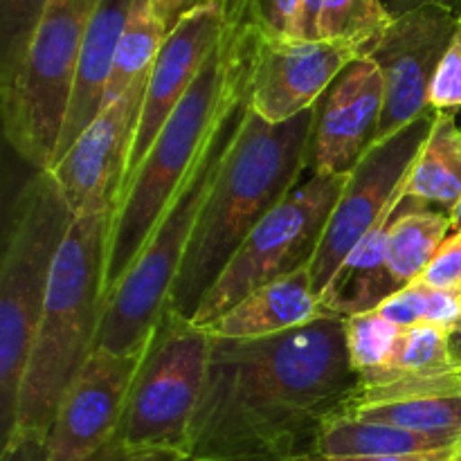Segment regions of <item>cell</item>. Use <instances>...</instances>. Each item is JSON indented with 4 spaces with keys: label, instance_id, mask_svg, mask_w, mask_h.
Returning <instances> with one entry per match:
<instances>
[{
    "label": "cell",
    "instance_id": "obj_16",
    "mask_svg": "<svg viewBox=\"0 0 461 461\" xmlns=\"http://www.w3.org/2000/svg\"><path fill=\"white\" fill-rule=\"evenodd\" d=\"M223 0H207L201 7L180 18L178 25L165 36V43L149 72L147 93H144L142 113H140L138 133H135L133 149H131L124 185L133 178L147 151L151 149L153 140L158 138L180 99L187 95L196 77L201 75L212 50L223 36Z\"/></svg>",
    "mask_w": 461,
    "mask_h": 461
},
{
    "label": "cell",
    "instance_id": "obj_15",
    "mask_svg": "<svg viewBox=\"0 0 461 461\" xmlns=\"http://www.w3.org/2000/svg\"><path fill=\"white\" fill-rule=\"evenodd\" d=\"M385 81L369 54L336 77L315 104L306 165L309 176H347L376 140Z\"/></svg>",
    "mask_w": 461,
    "mask_h": 461
},
{
    "label": "cell",
    "instance_id": "obj_37",
    "mask_svg": "<svg viewBox=\"0 0 461 461\" xmlns=\"http://www.w3.org/2000/svg\"><path fill=\"white\" fill-rule=\"evenodd\" d=\"M322 5H324V0H302L297 39H304V41L320 39L318 23H320V14H322Z\"/></svg>",
    "mask_w": 461,
    "mask_h": 461
},
{
    "label": "cell",
    "instance_id": "obj_2",
    "mask_svg": "<svg viewBox=\"0 0 461 461\" xmlns=\"http://www.w3.org/2000/svg\"><path fill=\"white\" fill-rule=\"evenodd\" d=\"M261 25V3L241 14H225L223 36L212 50L201 75L153 140L133 178L122 189L108 230L106 293L135 264L230 102L250 79Z\"/></svg>",
    "mask_w": 461,
    "mask_h": 461
},
{
    "label": "cell",
    "instance_id": "obj_34",
    "mask_svg": "<svg viewBox=\"0 0 461 461\" xmlns=\"http://www.w3.org/2000/svg\"><path fill=\"white\" fill-rule=\"evenodd\" d=\"M297 461H461V444L446 450L412 455H387V457H324V455H304Z\"/></svg>",
    "mask_w": 461,
    "mask_h": 461
},
{
    "label": "cell",
    "instance_id": "obj_24",
    "mask_svg": "<svg viewBox=\"0 0 461 461\" xmlns=\"http://www.w3.org/2000/svg\"><path fill=\"white\" fill-rule=\"evenodd\" d=\"M459 369L450 349V333L435 324H414L403 329L394 356L383 372L358 378V383H376L394 376H439Z\"/></svg>",
    "mask_w": 461,
    "mask_h": 461
},
{
    "label": "cell",
    "instance_id": "obj_23",
    "mask_svg": "<svg viewBox=\"0 0 461 461\" xmlns=\"http://www.w3.org/2000/svg\"><path fill=\"white\" fill-rule=\"evenodd\" d=\"M165 36L167 30L153 9V0H133L129 23L122 34L115 63H113L104 104L122 97L135 81L151 72L158 52L165 43Z\"/></svg>",
    "mask_w": 461,
    "mask_h": 461
},
{
    "label": "cell",
    "instance_id": "obj_36",
    "mask_svg": "<svg viewBox=\"0 0 461 461\" xmlns=\"http://www.w3.org/2000/svg\"><path fill=\"white\" fill-rule=\"evenodd\" d=\"M203 3H207V0H153V9H156L158 18L165 25L167 34H169L178 25L180 18H185L189 12L201 7Z\"/></svg>",
    "mask_w": 461,
    "mask_h": 461
},
{
    "label": "cell",
    "instance_id": "obj_6",
    "mask_svg": "<svg viewBox=\"0 0 461 461\" xmlns=\"http://www.w3.org/2000/svg\"><path fill=\"white\" fill-rule=\"evenodd\" d=\"M75 214L50 171H34L14 198L0 261V430L9 439L54 261Z\"/></svg>",
    "mask_w": 461,
    "mask_h": 461
},
{
    "label": "cell",
    "instance_id": "obj_22",
    "mask_svg": "<svg viewBox=\"0 0 461 461\" xmlns=\"http://www.w3.org/2000/svg\"><path fill=\"white\" fill-rule=\"evenodd\" d=\"M450 232L453 219L448 212L432 210L401 196L387 230V268L399 288L421 277Z\"/></svg>",
    "mask_w": 461,
    "mask_h": 461
},
{
    "label": "cell",
    "instance_id": "obj_43",
    "mask_svg": "<svg viewBox=\"0 0 461 461\" xmlns=\"http://www.w3.org/2000/svg\"><path fill=\"white\" fill-rule=\"evenodd\" d=\"M459 14H461V12H459ZM459 14H457V16H459Z\"/></svg>",
    "mask_w": 461,
    "mask_h": 461
},
{
    "label": "cell",
    "instance_id": "obj_8",
    "mask_svg": "<svg viewBox=\"0 0 461 461\" xmlns=\"http://www.w3.org/2000/svg\"><path fill=\"white\" fill-rule=\"evenodd\" d=\"M212 345L214 338L205 329L167 306L149 338L115 439L129 448L169 450L187 461Z\"/></svg>",
    "mask_w": 461,
    "mask_h": 461
},
{
    "label": "cell",
    "instance_id": "obj_38",
    "mask_svg": "<svg viewBox=\"0 0 461 461\" xmlns=\"http://www.w3.org/2000/svg\"><path fill=\"white\" fill-rule=\"evenodd\" d=\"M426 3L444 5V7L453 9L455 14L461 12V0H390V5H387V9H390V12L394 14V16H399V14L410 12V9L419 7V5H426Z\"/></svg>",
    "mask_w": 461,
    "mask_h": 461
},
{
    "label": "cell",
    "instance_id": "obj_41",
    "mask_svg": "<svg viewBox=\"0 0 461 461\" xmlns=\"http://www.w3.org/2000/svg\"><path fill=\"white\" fill-rule=\"evenodd\" d=\"M450 219H453V232H461V203L455 207L453 214H450Z\"/></svg>",
    "mask_w": 461,
    "mask_h": 461
},
{
    "label": "cell",
    "instance_id": "obj_19",
    "mask_svg": "<svg viewBox=\"0 0 461 461\" xmlns=\"http://www.w3.org/2000/svg\"><path fill=\"white\" fill-rule=\"evenodd\" d=\"M394 214L374 228L347 255L327 291L320 295L324 309L336 318L347 320L376 311L383 302L401 291L387 268V230Z\"/></svg>",
    "mask_w": 461,
    "mask_h": 461
},
{
    "label": "cell",
    "instance_id": "obj_11",
    "mask_svg": "<svg viewBox=\"0 0 461 461\" xmlns=\"http://www.w3.org/2000/svg\"><path fill=\"white\" fill-rule=\"evenodd\" d=\"M459 27L453 9L437 3L419 5L394 16L369 57L385 81V102L376 140L383 142L430 111V88L439 63Z\"/></svg>",
    "mask_w": 461,
    "mask_h": 461
},
{
    "label": "cell",
    "instance_id": "obj_13",
    "mask_svg": "<svg viewBox=\"0 0 461 461\" xmlns=\"http://www.w3.org/2000/svg\"><path fill=\"white\" fill-rule=\"evenodd\" d=\"M365 50L349 41L282 39L261 25L255 43L248 108L268 124H282L313 108L336 77Z\"/></svg>",
    "mask_w": 461,
    "mask_h": 461
},
{
    "label": "cell",
    "instance_id": "obj_28",
    "mask_svg": "<svg viewBox=\"0 0 461 461\" xmlns=\"http://www.w3.org/2000/svg\"><path fill=\"white\" fill-rule=\"evenodd\" d=\"M430 108L455 113L461 108V23L432 81Z\"/></svg>",
    "mask_w": 461,
    "mask_h": 461
},
{
    "label": "cell",
    "instance_id": "obj_32",
    "mask_svg": "<svg viewBox=\"0 0 461 461\" xmlns=\"http://www.w3.org/2000/svg\"><path fill=\"white\" fill-rule=\"evenodd\" d=\"M302 0H261L266 30L282 39H297Z\"/></svg>",
    "mask_w": 461,
    "mask_h": 461
},
{
    "label": "cell",
    "instance_id": "obj_3",
    "mask_svg": "<svg viewBox=\"0 0 461 461\" xmlns=\"http://www.w3.org/2000/svg\"><path fill=\"white\" fill-rule=\"evenodd\" d=\"M315 106L282 124L248 108L194 228L167 306L192 320L248 234L300 185Z\"/></svg>",
    "mask_w": 461,
    "mask_h": 461
},
{
    "label": "cell",
    "instance_id": "obj_9",
    "mask_svg": "<svg viewBox=\"0 0 461 461\" xmlns=\"http://www.w3.org/2000/svg\"><path fill=\"white\" fill-rule=\"evenodd\" d=\"M347 176H309L302 180L248 234L198 306L192 322L207 327L255 288L300 268H309Z\"/></svg>",
    "mask_w": 461,
    "mask_h": 461
},
{
    "label": "cell",
    "instance_id": "obj_18",
    "mask_svg": "<svg viewBox=\"0 0 461 461\" xmlns=\"http://www.w3.org/2000/svg\"><path fill=\"white\" fill-rule=\"evenodd\" d=\"M131 7H133V0H99L90 16L84 45H81L70 111H68L61 142L57 149V160L75 144L81 131L102 111L104 99H106V86L111 79L122 34L129 23Z\"/></svg>",
    "mask_w": 461,
    "mask_h": 461
},
{
    "label": "cell",
    "instance_id": "obj_7",
    "mask_svg": "<svg viewBox=\"0 0 461 461\" xmlns=\"http://www.w3.org/2000/svg\"><path fill=\"white\" fill-rule=\"evenodd\" d=\"M99 0H50L18 72L0 90L5 138L34 171L57 160L86 27Z\"/></svg>",
    "mask_w": 461,
    "mask_h": 461
},
{
    "label": "cell",
    "instance_id": "obj_1",
    "mask_svg": "<svg viewBox=\"0 0 461 461\" xmlns=\"http://www.w3.org/2000/svg\"><path fill=\"white\" fill-rule=\"evenodd\" d=\"M356 387L345 318L257 340L214 338L187 461H297Z\"/></svg>",
    "mask_w": 461,
    "mask_h": 461
},
{
    "label": "cell",
    "instance_id": "obj_17",
    "mask_svg": "<svg viewBox=\"0 0 461 461\" xmlns=\"http://www.w3.org/2000/svg\"><path fill=\"white\" fill-rule=\"evenodd\" d=\"M322 318H336L320 302L309 268H300L248 293L237 306L205 329L221 340H257L293 331Z\"/></svg>",
    "mask_w": 461,
    "mask_h": 461
},
{
    "label": "cell",
    "instance_id": "obj_42",
    "mask_svg": "<svg viewBox=\"0 0 461 461\" xmlns=\"http://www.w3.org/2000/svg\"><path fill=\"white\" fill-rule=\"evenodd\" d=\"M457 18H459V23H461V14H459V16H457Z\"/></svg>",
    "mask_w": 461,
    "mask_h": 461
},
{
    "label": "cell",
    "instance_id": "obj_4",
    "mask_svg": "<svg viewBox=\"0 0 461 461\" xmlns=\"http://www.w3.org/2000/svg\"><path fill=\"white\" fill-rule=\"evenodd\" d=\"M108 230L111 214L81 216L68 230L23 372L9 439L48 441L59 401L95 351L106 293Z\"/></svg>",
    "mask_w": 461,
    "mask_h": 461
},
{
    "label": "cell",
    "instance_id": "obj_20",
    "mask_svg": "<svg viewBox=\"0 0 461 461\" xmlns=\"http://www.w3.org/2000/svg\"><path fill=\"white\" fill-rule=\"evenodd\" d=\"M461 444V435H430V432L405 430L387 423L358 421V419L333 414L322 428L311 455L324 457H387V455H412L446 450Z\"/></svg>",
    "mask_w": 461,
    "mask_h": 461
},
{
    "label": "cell",
    "instance_id": "obj_40",
    "mask_svg": "<svg viewBox=\"0 0 461 461\" xmlns=\"http://www.w3.org/2000/svg\"><path fill=\"white\" fill-rule=\"evenodd\" d=\"M252 0H223V7L228 9V12H237V9L246 7V5H250Z\"/></svg>",
    "mask_w": 461,
    "mask_h": 461
},
{
    "label": "cell",
    "instance_id": "obj_39",
    "mask_svg": "<svg viewBox=\"0 0 461 461\" xmlns=\"http://www.w3.org/2000/svg\"><path fill=\"white\" fill-rule=\"evenodd\" d=\"M450 349H453L455 363H457L461 367V324L457 329H455L453 333H450Z\"/></svg>",
    "mask_w": 461,
    "mask_h": 461
},
{
    "label": "cell",
    "instance_id": "obj_27",
    "mask_svg": "<svg viewBox=\"0 0 461 461\" xmlns=\"http://www.w3.org/2000/svg\"><path fill=\"white\" fill-rule=\"evenodd\" d=\"M50 0H0V90L9 86Z\"/></svg>",
    "mask_w": 461,
    "mask_h": 461
},
{
    "label": "cell",
    "instance_id": "obj_29",
    "mask_svg": "<svg viewBox=\"0 0 461 461\" xmlns=\"http://www.w3.org/2000/svg\"><path fill=\"white\" fill-rule=\"evenodd\" d=\"M412 284L437 291H455L461 288V232H453L439 248L423 275Z\"/></svg>",
    "mask_w": 461,
    "mask_h": 461
},
{
    "label": "cell",
    "instance_id": "obj_26",
    "mask_svg": "<svg viewBox=\"0 0 461 461\" xmlns=\"http://www.w3.org/2000/svg\"><path fill=\"white\" fill-rule=\"evenodd\" d=\"M347 347L351 367L358 378L383 372L394 356L396 342L403 329L387 322L376 311L347 318Z\"/></svg>",
    "mask_w": 461,
    "mask_h": 461
},
{
    "label": "cell",
    "instance_id": "obj_31",
    "mask_svg": "<svg viewBox=\"0 0 461 461\" xmlns=\"http://www.w3.org/2000/svg\"><path fill=\"white\" fill-rule=\"evenodd\" d=\"M423 322L453 333L461 324V288H455V291L426 288V320Z\"/></svg>",
    "mask_w": 461,
    "mask_h": 461
},
{
    "label": "cell",
    "instance_id": "obj_35",
    "mask_svg": "<svg viewBox=\"0 0 461 461\" xmlns=\"http://www.w3.org/2000/svg\"><path fill=\"white\" fill-rule=\"evenodd\" d=\"M0 461H50L48 441L36 437H14L3 446Z\"/></svg>",
    "mask_w": 461,
    "mask_h": 461
},
{
    "label": "cell",
    "instance_id": "obj_14",
    "mask_svg": "<svg viewBox=\"0 0 461 461\" xmlns=\"http://www.w3.org/2000/svg\"><path fill=\"white\" fill-rule=\"evenodd\" d=\"M147 345L124 356L90 354L59 401L48 435L50 461H88L115 439Z\"/></svg>",
    "mask_w": 461,
    "mask_h": 461
},
{
    "label": "cell",
    "instance_id": "obj_33",
    "mask_svg": "<svg viewBox=\"0 0 461 461\" xmlns=\"http://www.w3.org/2000/svg\"><path fill=\"white\" fill-rule=\"evenodd\" d=\"M88 461H185L180 455L169 453V450L156 448H129L120 439H113L111 444L104 446L97 455Z\"/></svg>",
    "mask_w": 461,
    "mask_h": 461
},
{
    "label": "cell",
    "instance_id": "obj_21",
    "mask_svg": "<svg viewBox=\"0 0 461 461\" xmlns=\"http://www.w3.org/2000/svg\"><path fill=\"white\" fill-rule=\"evenodd\" d=\"M401 196L453 214L461 203V126L455 111H437L435 126L410 167Z\"/></svg>",
    "mask_w": 461,
    "mask_h": 461
},
{
    "label": "cell",
    "instance_id": "obj_12",
    "mask_svg": "<svg viewBox=\"0 0 461 461\" xmlns=\"http://www.w3.org/2000/svg\"><path fill=\"white\" fill-rule=\"evenodd\" d=\"M147 81L149 75L135 81L122 97L104 104L97 117L50 169L75 219L113 214L115 210L138 133Z\"/></svg>",
    "mask_w": 461,
    "mask_h": 461
},
{
    "label": "cell",
    "instance_id": "obj_10",
    "mask_svg": "<svg viewBox=\"0 0 461 461\" xmlns=\"http://www.w3.org/2000/svg\"><path fill=\"white\" fill-rule=\"evenodd\" d=\"M435 120L437 111L430 108L405 129L383 142H374L349 171L309 266L318 297L327 291L347 255L396 212L410 167L426 144Z\"/></svg>",
    "mask_w": 461,
    "mask_h": 461
},
{
    "label": "cell",
    "instance_id": "obj_25",
    "mask_svg": "<svg viewBox=\"0 0 461 461\" xmlns=\"http://www.w3.org/2000/svg\"><path fill=\"white\" fill-rule=\"evenodd\" d=\"M392 21L394 14L381 0H324L318 36L329 41H349L369 54Z\"/></svg>",
    "mask_w": 461,
    "mask_h": 461
},
{
    "label": "cell",
    "instance_id": "obj_5",
    "mask_svg": "<svg viewBox=\"0 0 461 461\" xmlns=\"http://www.w3.org/2000/svg\"><path fill=\"white\" fill-rule=\"evenodd\" d=\"M248 95L250 79L230 102L228 111L223 113L219 126L207 140L205 149L194 162L192 171L180 185L178 194L169 203L135 264L120 284L106 293L95 349L124 356L142 349L149 342L162 311L167 309L176 275L192 241L198 216L219 178L225 153L241 129L248 113Z\"/></svg>",
    "mask_w": 461,
    "mask_h": 461
},
{
    "label": "cell",
    "instance_id": "obj_30",
    "mask_svg": "<svg viewBox=\"0 0 461 461\" xmlns=\"http://www.w3.org/2000/svg\"><path fill=\"white\" fill-rule=\"evenodd\" d=\"M378 315L399 329H410L426 320V288L408 284L376 309Z\"/></svg>",
    "mask_w": 461,
    "mask_h": 461
}]
</instances>
